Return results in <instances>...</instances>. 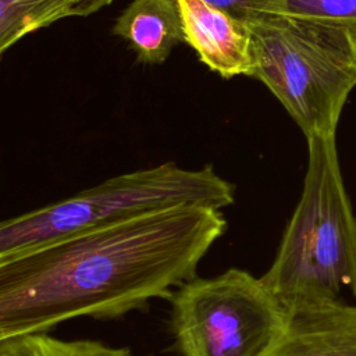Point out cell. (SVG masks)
Here are the masks:
<instances>
[{
    "label": "cell",
    "mask_w": 356,
    "mask_h": 356,
    "mask_svg": "<svg viewBox=\"0 0 356 356\" xmlns=\"http://www.w3.org/2000/svg\"><path fill=\"white\" fill-rule=\"evenodd\" d=\"M246 25L254 46L252 78L270 89L306 139L335 136L356 86V28L286 14Z\"/></svg>",
    "instance_id": "cell-3"
},
{
    "label": "cell",
    "mask_w": 356,
    "mask_h": 356,
    "mask_svg": "<svg viewBox=\"0 0 356 356\" xmlns=\"http://www.w3.org/2000/svg\"><path fill=\"white\" fill-rule=\"evenodd\" d=\"M235 202V185L213 165L199 170L167 161L111 177L54 203L0 224V259L63 236L179 204L222 210Z\"/></svg>",
    "instance_id": "cell-4"
},
{
    "label": "cell",
    "mask_w": 356,
    "mask_h": 356,
    "mask_svg": "<svg viewBox=\"0 0 356 356\" xmlns=\"http://www.w3.org/2000/svg\"><path fill=\"white\" fill-rule=\"evenodd\" d=\"M111 33L146 65L164 63L177 44L185 43L177 0H132L115 18Z\"/></svg>",
    "instance_id": "cell-8"
},
{
    "label": "cell",
    "mask_w": 356,
    "mask_h": 356,
    "mask_svg": "<svg viewBox=\"0 0 356 356\" xmlns=\"http://www.w3.org/2000/svg\"><path fill=\"white\" fill-rule=\"evenodd\" d=\"M168 300L181 356H267L286 325L288 310L261 277L238 267L193 277Z\"/></svg>",
    "instance_id": "cell-5"
},
{
    "label": "cell",
    "mask_w": 356,
    "mask_h": 356,
    "mask_svg": "<svg viewBox=\"0 0 356 356\" xmlns=\"http://www.w3.org/2000/svg\"><path fill=\"white\" fill-rule=\"evenodd\" d=\"M185 43L199 60L225 79L254 71V46L249 26L206 0H177Z\"/></svg>",
    "instance_id": "cell-6"
},
{
    "label": "cell",
    "mask_w": 356,
    "mask_h": 356,
    "mask_svg": "<svg viewBox=\"0 0 356 356\" xmlns=\"http://www.w3.org/2000/svg\"><path fill=\"white\" fill-rule=\"evenodd\" d=\"M211 6L248 24L268 14H281L284 0H206Z\"/></svg>",
    "instance_id": "cell-11"
},
{
    "label": "cell",
    "mask_w": 356,
    "mask_h": 356,
    "mask_svg": "<svg viewBox=\"0 0 356 356\" xmlns=\"http://www.w3.org/2000/svg\"><path fill=\"white\" fill-rule=\"evenodd\" d=\"M296 209L261 280L286 310L356 295V217L343 186L335 136L307 139Z\"/></svg>",
    "instance_id": "cell-2"
},
{
    "label": "cell",
    "mask_w": 356,
    "mask_h": 356,
    "mask_svg": "<svg viewBox=\"0 0 356 356\" xmlns=\"http://www.w3.org/2000/svg\"><path fill=\"white\" fill-rule=\"evenodd\" d=\"M267 356H356V307L331 300L289 309Z\"/></svg>",
    "instance_id": "cell-7"
},
{
    "label": "cell",
    "mask_w": 356,
    "mask_h": 356,
    "mask_svg": "<svg viewBox=\"0 0 356 356\" xmlns=\"http://www.w3.org/2000/svg\"><path fill=\"white\" fill-rule=\"evenodd\" d=\"M227 227L220 209L179 204L0 259V339L81 317L120 318L168 299L196 277Z\"/></svg>",
    "instance_id": "cell-1"
},
{
    "label": "cell",
    "mask_w": 356,
    "mask_h": 356,
    "mask_svg": "<svg viewBox=\"0 0 356 356\" xmlns=\"http://www.w3.org/2000/svg\"><path fill=\"white\" fill-rule=\"evenodd\" d=\"M0 356H138L128 346L95 339H63L49 332H31L0 339Z\"/></svg>",
    "instance_id": "cell-10"
},
{
    "label": "cell",
    "mask_w": 356,
    "mask_h": 356,
    "mask_svg": "<svg viewBox=\"0 0 356 356\" xmlns=\"http://www.w3.org/2000/svg\"><path fill=\"white\" fill-rule=\"evenodd\" d=\"M115 0H0V54L22 38L70 17H88Z\"/></svg>",
    "instance_id": "cell-9"
}]
</instances>
